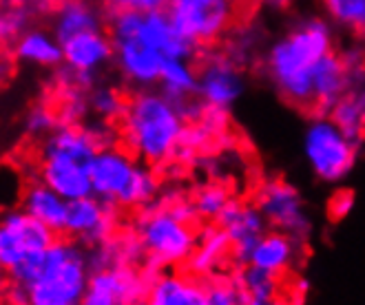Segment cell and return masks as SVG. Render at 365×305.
Here are the masks:
<instances>
[{
  "instance_id": "cell-9",
  "label": "cell",
  "mask_w": 365,
  "mask_h": 305,
  "mask_svg": "<svg viewBox=\"0 0 365 305\" xmlns=\"http://www.w3.org/2000/svg\"><path fill=\"white\" fill-rule=\"evenodd\" d=\"M257 208L266 217L268 226L294 237L297 242H304L312 232V222L308 217L302 192L284 180L266 182L259 188V192H257Z\"/></svg>"
},
{
  "instance_id": "cell-40",
  "label": "cell",
  "mask_w": 365,
  "mask_h": 305,
  "mask_svg": "<svg viewBox=\"0 0 365 305\" xmlns=\"http://www.w3.org/2000/svg\"><path fill=\"white\" fill-rule=\"evenodd\" d=\"M3 274H5V272H3V270H0V283H3Z\"/></svg>"
},
{
  "instance_id": "cell-3",
  "label": "cell",
  "mask_w": 365,
  "mask_h": 305,
  "mask_svg": "<svg viewBox=\"0 0 365 305\" xmlns=\"http://www.w3.org/2000/svg\"><path fill=\"white\" fill-rule=\"evenodd\" d=\"M91 276V261L84 248L69 237H58L42 252L40 270L31 286L16 288L23 305H80Z\"/></svg>"
},
{
  "instance_id": "cell-13",
  "label": "cell",
  "mask_w": 365,
  "mask_h": 305,
  "mask_svg": "<svg viewBox=\"0 0 365 305\" xmlns=\"http://www.w3.org/2000/svg\"><path fill=\"white\" fill-rule=\"evenodd\" d=\"M115 47V64L126 82L140 89H148V86L160 84L162 67L166 58L151 49L140 38H126V40H113Z\"/></svg>"
},
{
  "instance_id": "cell-29",
  "label": "cell",
  "mask_w": 365,
  "mask_h": 305,
  "mask_svg": "<svg viewBox=\"0 0 365 305\" xmlns=\"http://www.w3.org/2000/svg\"><path fill=\"white\" fill-rule=\"evenodd\" d=\"M87 106L100 118V120H115L122 118L126 100L111 86H98V89L89 91Z\"/></svg>"
},
{
  "instance_id": "cell-12",
  "label": "cell",
  "mask_w": 365,
  "mask_h": 305,
  "mask_svg": "<svg viewBox=\"0 0 365 305\" xmlns=\"http://www.w3.org/2000/svg\"><path fill=\"white\" fill-rule=\"evenodd\" d=\"M142 294L140 276L124 266L91 270L87 292L80 305H124Z\"/></svg>"
},
{
  "instance_id": "cell-36",
  "label": "cell",
  "mask_w": 365,
  "mask_h": 305,
  "mask_svg": "<svg viewBox=\"0 0 365 305\" xmlns=\"http://www.w3.org/2000/svg\"><path fill=\"white\" fill-rule=\"evenodd\" d=\"M272 3H274V5H279V7H286V5L290 3V0H272Z\"/></svg>"
},
{
  "instance_id": "cell-5",
  "label": "cell",
  "mask_w": 365,
  "mask_h": 305,
  "mask_svg": "<svg viewBox=\"0 0 365 305\" xmlns=\"http://www.w3.org/2000/svg\"><path fill=\"white\" fill-rule=\"evenodd\" d=\"M359 144L332 118H314L304 133V155L312 175L326 184L346 180L354 170Z\"/></svg>"
},
{
  "instance_id": "cell-11",
  "label": "cell",
  "mask_w": 365,
  "mask_h": 305,
  "mask_svg": "<svg viewBox=\"0 0 365 305\" xmlns=\"http://www.w3.org/2000/svg\"><path fill=\"white\" fill-rule=\"evenodd\" d=\"M111 230H113V206L98 200L96 195L69 202L67 226H64V234L69 239H73L80 246L98 248L106 244Z\"/></svg>"
},
{
  "instance_id": "cell-30",
  "label": "cell",
  "mask_w": 365,
  "mask_h": 305,
  "mask_svg": "<svg viewBox=\"0 0 365 305\" xmlns=\"http://www.w3.org/2000/svg\"><path fill=\"white\" fill-rule=\"evenodd\" d=\"M334 23L361 29L365 25V0H321Z\"/></svg>"
},
{
  "instance_id": "cell-7",
  "label": "cell",
  "mask_w": 365,
  "mask_h": 305,
  "mask_svg": "<svg viewBox=\"0 0 365 305\" xmlns=\"http://www.w3.org/2000/svg\"><path fill=\"white\" fill-rule=\"evenodd\" d=\"M192 47L215 45L237 18L235 0H168L164 9Z\"/></svg>"
},
{
  "instance_id": "cell-25",
  "label": "cell",
  "mask_w": 365,
  "mask_h": 305,
  "mask_svg": "<svg viewBox=\"0 0 365 305\" xmlns=\"http://www.w3.org/2000/svg\"><path fill=\"white\" fill-rule=\"evenodd\" d=\"M160 86H162V93H166L168 98L184 102L186 98L197 93V71L188 60L170 58L162 67Z\"/></svg>"
},
{
  "instance_id": "cell-22",
  "label": "cell",
  "mask_w": 365,
  "mask_h": 305,
  "mask_svg": "<svg viewBox=\"0 0 365 305\" xmlns=\"http://www.w3.org/2000/svg\"><path fill=\"white\" fill-rule=\"evenodd\" d=\"M20 208H23L27 214H31L34 219H38L40 224H45L56 234H64L69 202L62 200L60 195L56 190H51L45 182L38 180V182L27 184Z\"/></svg>"
},
{
  "instance_id": "cell-31",
  "label": "cell",
  "mask_w": 365,
  "mask_h": 305,
  "mask_svg": "<svg viewBox=\"0 0 365 305\" xmlns=\"http://www.w3.org/2000/svg\"><path fill=\"white\" fill-rule=\"evenodd\" d=\"M232 202L228 197V192L224 188H220V186H206V188H202L195 195V202H192L197 217H204V219H220V217L224 214V210Z\"/></svg>"
},
{
  "instance_id": "cell-18",
  "label": "cell",
  "mask_w": 365,
  "mask_h": 305,
  "mask_svg": "<svg viewBox=\"0 0 365 305\" xmlns=\"http://www.w3.org/2000/svg\"><path fill=\"white\" fill-rule=\"evenodd\" d=\"M354 84L356 82L352 71L348 69L346 58L334 51L328 53L319 62V67L314 71V108L330 113L352 91Z\"/></svg>"
},
{
  "instance_id": "cell-19",
  "label": "cell",
  "mask_w": 365,
  "mask_h": 305,
  "mask_svg": "<svg viewBox=\"0 0 365 305\" xmlns=\"http://www.w3.org/2000/svg\"><path fill=\"white\" fill-rule=\"evenodd\" d=\"M135 38H140L144 45L162 53L166 60H170V58L188 60L192 53H195V47H192L190 42L173 27V23H170V18L164 9L144 14L140 31Z\"/></svg>"
},
{
  "instance_id": "cell-21",
  "label": "cell",
  "mask_w": 365,
  "mask_h": 305,
  "mask_svg": "<svg viewBox=\"0 0 365 305\" xmlns=\"http://www.w3.org/2000/svg\"><path fill=\"white\" fill-rule=\"evenodd\" d=\"M144 305H206V288L186 274H160L148 286Z\"/></svg>"
},
{
  "instance_id": "cell-28",
  "label": "cell",
  "mask_w": 365,
  "mask_h": 305,
  "mask_svg": "<svg viewBox=\"0 0 365 305\" xmlns=\"http://www.w3.org/2000/svg\"><path fill=\"white\" fill-rule=\"evenodd\" d=\"M230 242L224 230H212L206 234V239H202V242L197 244V250L195 254H192V268H195L197 272H206L210 270L217 261L224 259L226 250H228Z\"/></svg>"
},
{
  "instance_id": "cell-2",
  "label": "cell",
  "mask_w": 365,
  "mask_h": 305,
  "mask_svg": "<svg viewBox=\"0 0 365 305\" xmlns=\"http://www.w3.org/2000/svg\"><path fill=\"white\" fill-rule=\"evenodd\" d=\"M126 150L146 166H160L175 155L186 135L184 102L142 89L126 100L122 113Z\"/></svg>"
},
{
  "instance_id": "cell-4",
  "label": "cell",
  "mask_w": 365,
  "mask_h": 305,
  "mask_svg": "<svg viewBox=\"0 0 365 305\" xmlns=\"http://www.w3.org/2000/svg\"><path fill=\"white\" fill-rule=\"evenodd\" d=\"M91 186L98 200L120 208L146 206L158 192L151 166L118 146L100 148L91 164Z\"/></svg>"
},
{
  "instance_id": "cell-15",
  "label": "cell",
  "mask_w": 365,
  "mask_h": 305,
  "mask_svg": "<svg viewBox=\"0 0 365 305\" xmlns=\"http://www.w3.org/2000/svg\"><path fill=\"white\" fill-rule=\"evenodd\" d=\"M38 180L56 190L62 200L73 202L93 195L91 186V166L78 164L58 155H40Z\"/></svg>"
},
{
  "instance_id": "cell-23",
  "label": "cell",
  "mask_w": 365,
  "mask_h": 305,
  "mask_svg": "<svg viewBox=\"0 0 365 305\" xmlns=\"http://www.w3.org/2000/svg\"><path fill=\"white\" fill-rule=\"evenodd\" d=\"M102 29V14L89 3V0H64L53 18L51 33L67 42L80 33L100 31Z\"/></svg>"
},
{
  "instance_id": "cell-35",
  "label": "cell",
  "mask_w": 365,
  "mask_h": 305,
  "mask_svg": "<svg viewBox=\"0 0 365 305\" xmlns=\"http://www.w3.org/2000/svg\"><path fill=\"white\" fill-rule=\"evenodd\" d=\"M25 20H27V16H25V11H20V9L0 11V40L11 38V36L23 31Z\"/></svg>"
},
{
  "instance_id": "cell-38",
  "label": "cell",
  "mask_w": 365,
  "mask_h": 305,
  "mask_svg": "<svg viewBox=\"0 0 365 305\" xmlns=\"http://www.w3.org/2000/svg\"><path fill=\"white\" fill-rule=\"evenodd\" d=\"M359 36H361V40H363V42H365V25H363V27H361V29H359Z\"/></svg>"
},
{
  "instance_id": "cell-6",
  "label": "cell",
  "mask_w": 365,
  "mask_h": 305,
  "mask_svg": "<svg viewBox=\"0 0 365 305\" xmlns=\"http://www.w3.org/2000/svg\"><path fill=\"white\" fill-rule=\"evenodd\" d=\"M186 214L175 206L153 210L138 222V239L144 252L155 264L178 266L192 259L200 244V237Z\"/></svg>"
},
{
  "instance_id": "cell-1",
  "label": "cell",
  "mask_w": 365,
  "mask_h": 305,
  "mask_svg": "<svg viewBox=\"0 0 365 305\" xmlns=\"http://www.w3.org/2000/svg\"><path fill=\"white\" fill-rule=\"evenodd\" d=\"M332 51L334 38L330 25L319 18L306 20L270 47L266 56L268 78L286 102L314 108V71Z\"/></svg>"
},
{
  "instance_id": "cell-39",
  "label": "cell",
  "mask_w": 365,
  "mask_h": 305,
  "mask_svg": "<svg viewBox=\"0 0 365 305\" xmlns=\"http://www.w3.org/2000/svg\"><path fill=\"white\" fill-rule=\"evenodd\" d=\"M124 305H144V303H140V301H128V303H124Z\"/></svg>"
},
{
  "instance_id": "cell-20",
  "label": "cell",
  "mask_w": 365,
  "mask_h": 305,
  "mask_svg": "<svg viewBox=\"0 0 365 305\" xmlns=\"http://www.w3.org/2000/svg\"><path fill=\"white\" fill-rule=\"evenodd\" d=\"M299 252V242L282 230H268L250 252L246 266H255L272 276H282L294 264Z\"/></svg>"
},
{
  "instance_id": "cell-32",
  "label": "cell",
  "mask_w": 365,
  "mask_h": 305,
  "mask_svg": "<svg viewBox=\"0 0 365 305\" xmlns=\"http://www.w3.org/2000/svg\"><path fill=\"white\" fill-rule=\"evenodd\" d=\"M58 128V118L47 106H36L25 118V130L34 138H47Z\"/></svg>"
},
{
  "instance_id": "cell-16",
  "label": "cell",
  "mask_w": 365,
  "mask_h": 305,
  "mask_svg": "<svg viewBox=\"0 0 365 305\" xmlns=\"http://www.w3.org/2000/svg\"><path fill=\"white\" fill-rule=\"evenodd\" d=\"M100 148H104V144L93 128L78 126V124H64L45 138L40 155H58V157H67L84 166H91Z\"/></svg>"
},
{
  "instance_id": "cell-10",
  "label": "cell",
  "mask_w": 365,
  "mask_h": 305,
  "mask_svg": "<svg viewBox=\"0 0 365 305\" xmlns=\"http://www.w3.org/2000/svg\"><path fill=\"white\" fill-rule=\"evenodd\" d=\"M244 76L230 58L212 56L197 71V95L212 111H226L244 93Z\"/></svg>"
},
{
  "instance_id": "cell-24",
  "label": "cell",
  "mask_w": 365,
  "mask_h": 305,
  "mask_svg": "<svg viewBox=\"0 0 365 305\" xmlns=\"http://www.w3.org/2000/svg\"><path fill=\"white\" fill-rule=\"evenodd\" d=\"M14 53L20 62L36 67H60L64 64L62 42L45 29H27L16 38Z\"/></svg>"
},
{
  "instance_id": "cell-34",
  "label": "cell",
  "mask_w": 365,
  "mask_h": 305,
  "mask_svg": "<svg viewBox=\"0 0 365 305\" xmlns=\"http://www.w3.org/2000/svg\"><path fill=\"white\" fill-rule=\"evenodd\" d=\"M111 11L128 9V11H140V14H151L166 9L168 0H106Z\"/></svg>"
},
{
  "instance_id": "cell-26",
  "label": "cell",
  "mask_w": 365,
  "mask_h": 305,
  "mask_svg": "<svg viewBox=\"0 0 365 305\" xmlns=\"http://www.w3.org/2000/svg\"><path fill=\"white\" fill-rule=\"evenodd\" d=\"M332 120L346 130V133L361 142L365 135V89L361 91H350L346 98H343L332 111H330Z\"/></svg>"
},
{
  "instance_id": "cell-33",
  "label": "cell",
  "mask_w": 365,
  "mask_h": 305,
  "mask_svg": "<svg viewBox=\"0 0 365 305\" xmlns=\"http://www.w3.org/2000/svg\"><path fill=\"white\" fill-rule=\"evenodd\" d=\"M206 305H244V292L235 283H212L206 288Z\"/></svg>"
},
{
  "instance_id": "cell-8",
  "label": "cell",
  "mask_w": 365,
  "mask_h": 305,
  "mask_svg": "<svg viewBox=\"0 0 365 305\" xmlns=\"http://www.w3.org/2000/svg\"><path fill=\"white\" fill-rule=\"evenodd\" d=\"M58 234L23 208L0 212V270L9 274L27 257L45 252Z\"/></svg>"
},
{
  "instance_id": "cell-14",
  "label": "cell",
  "mask_w": 365,
  "mask_h": 305,
  "mask_svg": "<svg viewBox=\"0 0 365 305\" xmlns=\"http://www.w3.org/2000/svg\"><path fill=\"white\" fill-rule=\"evenodd\" d=\"M220 224L230 242L232 254L242 264H248L252 248L268 232V222L262 210L248 204H230L220 217Z\"/></svg>"
},
{
  "instance_id": "cell-27",
  "label": "cell",
  "mask_w": 365,
  "mask_h": 305,
  "mask_svg": "<svg viewBox=\"0 0 365 305\" xmlns=\"http://www.w3.org/2000/svg\"><path fill=\"white\" fill-rule=\"evenodd\" d=\"M25 190H27V182L23 170L9 162L0 164V212L20 208Z\"/></svg>"
},
{
  "instance_id": "cell-17",
  "label": "cell",
  "mask_w": 365,
  "mask_h": 305,
  "mask_svg": "<svg viewBox=\"0 0 365 305\" xmlns=\"http://www.w3.org/2000/svg\"><path fill=\"white\" fill-rule=\"evenodd\" d=\"M62 56L67 69L93 76L113 60L115 56L113 38L109 33H104L102 29L80 33L67 42H62Z\"/></svg>"
},
{
  "instance_id": "cell-37",
  "label": "cell",
  "mask_w": 365,
  "mask_h": 305,
  "mask_svg": "<svg viewBox=\"0 0 365 305\" xmlns=\"http://www.w3.org/2000/svg\"><path fill=\"white\" fill-rule=\"evenodd\" d=\"M235 3H237V7H240V5H250V3H257V0H235Z\"/></svg>"
}]
</instances>
